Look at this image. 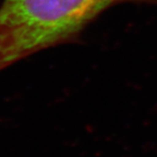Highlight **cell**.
Instances as JSON below:
<instances>
[{"label": "cell", "instance_id": "1", "mask_svg": "<svg viewBox=\"0 0 157 157\" xmlns=\"http://www.w3.org/2000/svg\"><path fill=\"white\" fill-rule=\"evenodd\" d=\"M121 3L157 0H3L0 72L33 54L74 42L100 14Z\"/></svg>", "mask_w": 157, "mask_h": 157}]
</instances>
